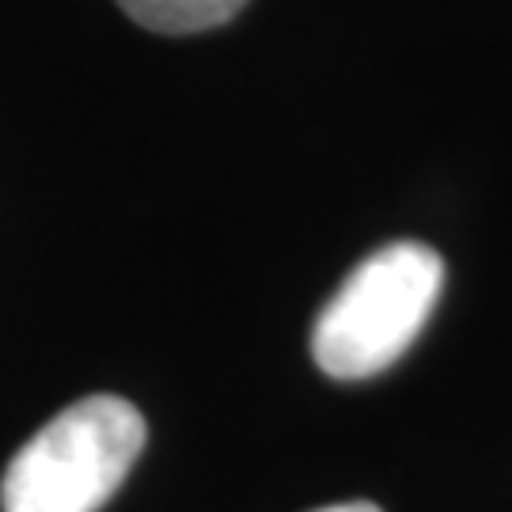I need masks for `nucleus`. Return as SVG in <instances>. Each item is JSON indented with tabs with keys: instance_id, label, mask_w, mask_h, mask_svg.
Here are the masks:
<instances>
[{
	"instance_id": "nucleus-3",
	"label": "nucleus",
	"mask_w": 512,
	"mask_h": 512,
	"mask_svg": "<svg viewBox=\"0 0 512 512\" xmlns=\"http://www.w3.org/2000/svg\"><path fill=\"white\" fill-rule=\"evenodd\" d=\"M118 8L156 35H198L236 19L247 0H118Z\"/></svg>"
},
{
	"instance_id": "nucleus-2",
	"label": "nucleus",
	"mask_w": 512,
	"mask_h": 512,
	"mask_svg": "<svg viewBox=\"0 0 512 512\" xmlns=\"http://www.w3.org/2000/svg\"><path fill=\"white\" fill-rule=\"evenodd\" d=\"M141 410L118 395H88L46 421L8 463L4 512H95L145 448Z\"/></svg>"
},
{
	"instance_id": "nucleus-4",
	"label": "nucleus",
	"mask_w": 512,
	"mask_h": 512,
	"mask_svg": "<svg viewBox=\"0 0 512 512\" xmlns=\"http://www.w3.org/2000/svg\"><path fill=\"white\" fill-rule=\"evenodd\" d=\"M315 512H384V509L372 505V501H346V505H327V509H315Z\"/></svg>"
},
{
	"instance_id": "nucleus-1",
	"label": "nucleus",
	"mask_w": 512,
	"mask_h": 512,
	"mask_svg": "<svg viewBox=\"0 0 512 512\" xmlns=\"http://www.w3.org/2000/svg\"><path fill=\"white\" fill-rule=\"evenodd\" d=\"M444 262L433 247L399 239L368 255L330 296L311 330V357L334 380H368L414 346L437 308Z\"/></svg>"
}]
</instances>
